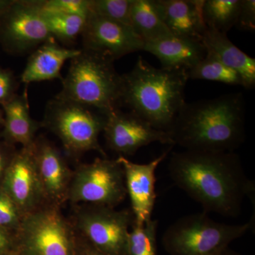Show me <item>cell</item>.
I'll list each match as a JSON object with an SVG mask.
<instances>
[{"label":"cell","mask_w":255,"mask_h":255,"mask_svg":"<svg viewBox=\"0 0 255 255\" xmlns=\"http://www.w3.org/2000/svg\"><path fill=\"white\" fill-rule=\"evenodd\" d=\"M82 251L78 255H105L90 246L85 240L82 239Z\"/></svg>","instance_id":"obj_32"},{"label":"cell","mask_w":255,"mask_h":255,"mask_svg":"<svg viewBox=\"0 0 255 255\" xmlns=\"http://www.w3.org/2000/svg\"><path fill=\"white\" fill-rule=\"evenodd\" d=\"M189 80H202L243 87L237 72L221 63L214 55L206 53L205 58L187 72Z\"/></svg>","instance_id":"obj_24"},{"label":"cell","mask_w":255,"mask_h":255,"mask_svg":"<svg viewBox=\"0 0 255 255\" xmlns=\"http://www.w3.org/2000/svg\"><path fill=\"white\" fill-rule=\"evenodd\" d=\"M158 221L151 219L140 226L132 223L128 238L127 255H157Z\"/></svg>","instance_id":"obj_25"},{"label":"cell","mask_w":255,"mask_h":255,"mask_svg":"<svg viewBox=\"0 0 255 255\" xmlns=\"http://www.w3.org/2000/svg\"><path fill=\"white\" fill-rule=\"evenodd\" d=\"M188 80L186 70L155 68L139 56L133 68L122 75L120 107L169 132L186 103Z\"/></svg>","instance_id":"obj_3"},{"label":"cell","mask_w":255,"mask_h":255,"mask_svg":"<svg viewBox=\"0 0 255 255\" xmlns=\"http://www.w3.org/2000/svg\"><path fill=\"white\" fill-rule=\"evenodd\" d=\"M39 1L12 0L0 16V43L11 54H23L53 39Z\"/></svg>","instance_id":"obj_10"},{"label":"cell","mask_w":255,"mask_h":255,"mask_svg":"<svg viewBox=\"0 0 255 255\" xmlns=\"http://www.w3.org/2000/svg\"><path fill=\"white\" fill-rule=\"evenodd\" d=\"M130 22L145 43L173 36L164 22L157 0H132Z\"/></svg>","instance_id":"obj_21"},{"label":"cell","mask_w":255,"mask_h":255,"mask_svg":"<svg viewBox=\"0 0 255 255\" xmlns=\"http://www.w3.org/2000/svg\"><path fill=\"white\" fill-rule=\"evenodd\" d=\"M18 87L14 73L11 70L0 68V105H4L16 95Z\"/></svg>","instance_id":"obj_29"},{"label":"cell","mask_w":255,"mask_h":255,"mask_svg":"<svg viewBox=\"0 0 255 255\" xmlns=\"http://www.w3.org/2000/svg\"><path fill=\"white\" fill-rule=\"evenodd\" d=\"M23 214L9 194L0 188V228L16 233Z\"/></svg>","instance_id":"obj_27"},{"label":"cell","mask_w":255,"mask_h":255,"mask_svg":"<svg viewBox=\"0 0 255 255\" xmlns=\"http://www.w3.org/2000/svg\"><path fill=\"white\" fill-rule=\"evenodd\" d=\"M42 7L87 18L91 13L90 0H41Z\"/></svg>","instance_id":"obj_28"},{"label":"cell","mask_w":255,"mask_h":255,"mask_svg":"<svg viewBox=\"0 0 255 255\" xmlns=\"http://www.w3.org/2000/svg\"><path fill=\"white\" fill-rule=\"evenodd\" d=\"M241 0H204L203 17L206 27L227 33L237 22Z\"/></svg>","instance_id":"obj_23"},{"label":"cell","mask_w":255,"mask_h":255,"mask_svg":"<svg viewBox=\"0 0 255 255\" xmlns=\"http://www.w3.org/2000/svg\"><path fill=\"white\" fill-rule=\"evenodd\" d=\"M32 147L46 202L60 206L68 199L73 172L60 151L46 138H36Z\"/></svg>","instance_id":"obj_15"},{"label":"cell","mask_w":255,"mask_h":255,"mask_svg":"<svg viewBox=\"0 0 255 255\" xmlns=\"http://www.w3.org/2000/svg\"><path fill=\"white\" fill-rule=\"evenodd\" d=\"M60 206L46 203L23 215L15 233L22 255H74L76 232Z\"/></svg>","instance_id":"obj_7"},{"label":"cell","mask_w":255,"mask_h":255,"mask_svg":"<svg viewBox=\"0 0 255 255\" xmlns=\"http://www.w3.org/2000/svg\"><path fill=\"white\" fill-rule=\"evenodd\" d=\"M253 226V220L239 225L217 222L204 211L171 225L164 233L162 244L171 255H220Z\"/></svg>","instance_id":"obj_5"},{"label":"cell","mask_w":255,"mask_h":255,"mask_svg":"<svg viewBox=\"0 0 255 255\" xmlns=\"http://www.w3.org/2000/svg\"><path fill=\"white\" fill-rule=\"evenodd\" d=\"M8 232L9 231L4 228H0V251L4 250L9 245L10 237Z\"/></svg>","instance_id":"obj_33"},{"label":"cell","mask_w":255,"mask_h":255,"mask_svg":"<svg viewBox=\"0 0 255 255\" xmlns=\"http://www.w3.org/2000/svg\"><path fill=\"white\" fill-rule=\"evenodd\" d=\"M206 53L214 55L228 68L237 72L243 82V87L253 89L255 85V59L238 48L227 33L206 28L201 40Z\"/></svg>","instance_id":"obj_19"},{"label":"cell","mask_w":255,"mask_h":255,"mask_svg":"<svg viewBox=\"0 0 255 255\" xmlns=\"http://www.w3.org/2000/svg\"><path fill=\"white\" fill-rule=\"evenodd\" d=\"M39 1L42 17L54 39L70 44L82 34L87 18L45 9Z\"/></svg>","instance_id":"obj_22"},{"label":"cell","mask_w":255,"mask_h":255,"mask_svg":"<svg viewBox=\"0 0 255 255\" xmlns=\"http://www.w3.org/2000/svg\"><path fill=\"white\" fill-rule=\"evenodd\" d=\"M4 114L2 113L1 110H0V126H4Z\"/></svg>","instance_id":"obj_36"},{"label":"cell","mask_w":255,"mask_h":255,"mask_svg":"<svg viewBox=\"0 0 255 255\" xmlns=\"http://www.w3.org/2000/svg\"><path fill=\"white\" fill-rule=\"evenodd\" d=\"M11 145L6 142H0V179H3L5 172L16 152L12 150Z\"/></svg>","instance_id":"obj_31"},{"label":"cell","mask_w":255,"mask_h":255,"mask_svg":"<svg viewBox=\"0 0 255 255\" xmlns=\"http://www.w3.org/2000/svg\"><path fill=\"white\" fill-rule=\"evenodd\" d=\"M106 120L107 116L98 111L55 97L47 105L41 124L59 137L68 155H80L95 150L106 157L99 142Z\"/></svg>","instance_id":"obj_6"},{"label":"cell","mask_w":255,"mask_h":255,"mask_svg":"<svg viewBox=\"0 0 255 255\" xmlns=\"http://www.w3.org/2000/svg\"><path fill=\"white\" fill-rule=\"evenodd\" d=\"M84 49L92 50L115 61L143 50L145 43L132 27L90 13L82 32Z\"/></svg>","instance_id":"obj_12"},{"label":"cell","mask_w":255,"mask_h":255,"mask_svg":"<svg viewBox=\"0 0 255 255\" xmlns=\"http://www.w3.org/2000/svg\"><path fill=\"white\" fill-rule=\"evenodd\" d=\"M220 255H241L240 254H238V253H236V252L231 251V250H230V248H228V249H226V251L224 252H223L222 253H221Z\"/></svg>","instance_id":"obj_35"},{"label":"cell","mask_w":255,"mask_h":255,"mask_svg":"<svg viewBox=\"0 0 255 255\" xmlns=\"http://www.w3.org/2000/svg\"><path fill=\"white\" fill-rule=\"evenodd\" d=\"M80 50L61 46L54 38L45 42L28 58L21 82L28 85L55 79L63 80L61 70L64 64L78 55Z\"/></svg>","instance_id":"obj_17"},{"label":"cell","mask_w":255,"mask_h":255,"mask_svg":"<svg viewBox=\"0 0 255 255\" xmlns=\"http://www.w3.org/2000/svg\"><path fill=\"white\" fill-rule=\"evenodd\" d=\"M236 27L246 31L255 30V1L241 0Z\"/></svg>","instance_id":"obj_30"},{"label":"cell","mask_w":255,"mask_h":255,"mask_svg":"<svg viewBox=\"0 0 255 255\" xmlns=\"http://www.w3.org/2000/svg\"><path fill=\"white\" fill-rule=\"evenodd\" d=\"M168 170L174 184L200 204L207 214L236 217L245 198L255 202V182L247 177L235 152H173Z\"/></svg>","instance_id":"obj_1"},{"label":"cell","mask_w":255,"mask_h":255,"mask_svg":"<svg viewBox=\"0 0 255 255\" xmlns=\"http://www.w3.org/2000/svg\"><path fill=\"white\" fill-rule=\"evenodd\" d=\"M246 102L241 92L186 103L169 134L187 150L235 152L246 137Z\"/></svg>","instance_id":"obj_2"},{"label":"cell","mask_w":255,"mask_h":255,"mask_svg":"<svg viewBox=\"0 0 255 255\" xmlns=\"http://www.w3.org/2000/svg\"><path fill=\"white\" fill-rule=\"evenodd\" d=\"M12 0H0V16L3 14V12L6 10V8L11 4Z\"/></svg>","instance_id":"obj_34"},{"label":"cell","mask_w":255,"mask_h":255,"mask_svg":"<svg viewBox=\"0 0 255 255\" xmlns=\"http://www.w3.org/2000/svg\"><path fill=\"white\" fill-rule=\"evenodd\" d=\"M73 223L75 232L105 255H127L128 238L133 216L130 210L83 204Z\"/></svg>","instance_id":"obj_9"},{"label":"cell","mask_w":255,"mask_h":255,"mask_svg":"<svg viewBox=\"0 0 255 255\" xmlns=\"http://www.w3.org/2000/svg\"><path fill=\"white\" fill-rule=\"evenodd\" d=\"M132 0H90L93 14L131 27L130 7Z\"/></svg>","instance_id":"obj_26"},{"label":"cell","mask_w":255,"mask_h":255,"mask_svg":"<svg viewBox=\"0 0 255 255\" xmlns=\"http://www.w3.org/2000/svg\"><path fill=\"white\" fill-rule=\"evenodd\" d=\"M1 107L4 119L3 135L6 142L10 145L19 143L22 147L31 146L42 124L31 117L26 89L21 95L16 94Z\"/></svg>","instance_id":"obj_20"},{"label":"cell","mask_w":255,"mask_h":255,"mask_svg":"<svg viewBox=\"0 0 255 255\" xmlns=\"http://www.w3.org/2000/svg\"><path fill=\"white\" fill-rule=\"evenodd\" d=\"M70 61L61 91L55 98L76 102L106 116L119 109L122 75L117 73L113 60L82 48Z\"/></svg>","instance_id":"obj_4"},{"label":"cell","mask_w":255,"mask_h":255,"mask_svg":"<svg viewBox=\"0 0 255 255\" xmlns=\"http://www.w3.org/2000/svg\"><path fill=\"white\" fill-rule=\"evenodd\" d=\"M127 196L122 164L117 159L97 158L73 172L67 201L115 208Z\"/></svg>","instance_id":"obj_8"},{"label":"cell","mask_w":255,"mask_h":255,"mask_svg":"<svg viewBox=\"0 0 255 255\" xmlns=\"http://www.w3.org/2000/svg\"><path fill=\"white\" fill-rule=\"evenodd\" d=\"M164 22L172 36L202 40L206 27L204 0H157Z\"/></svg>","instance_id":"obj_16"},{"label":"cell","mask_w":255,"mask_h":255,"mask_svg":"<svg viewBox=\"0 0 255 255\" xmlns=\"http://www.w3.org/2000/svg\"><path fill=\"white\" fill-rule=\"evenodd\" d=\"M33 144L16 151L2 179L1 188L23 215L47 203L37 172Z\"/></svg>","instance_id":"obj_13"},{"label":"cell","mask_w":255,"mask_h":255,"mask_svg":"<svg viewBox=\"0 0 255 255\" xmlns=\"http://www.w3.org/2000/svg\"><path fill=\"white\" fill-rule=\"evenodd\" d=\"M143 50L155 55L162 68L187 72L204 59L206 54L201 41L174 36L147 42L144 45Z\"/></svg>","instance_id":"obj_18"},{"label":"cell","mask_w":255,"mask_h":255,"mask_svg":"<svg viewBox=\"0 0 255 255\" xmlns=\"http://www.w3.org/2000/svg\"><path fill=\"white\" fill-rule=\"evenodd\" d=\"M103 132L109 148L119 157L134 155L152 142L174 146L168 132L156 129L132 112L120 109L107 114Z\"/></svg>","instance_id":"obj_11"},{"label":"cell","mask_w":255,"mask_h":255,"mask_svg":"<svg viewBox=\"0 0 255 255\" xmlns=\"http://www.w3.org/2000/svg\"><path fill=\"white\" fill-rule=\"evenodd\" d=\"M172 146L148 163L137 164L127 157L117 160L123 166L127 195L130 198L133 222L145 224L152 219L157 194L155 192V172L159 164L168 155Z\"/></svg>","instance_id":"obj_14"}]
</instances>
